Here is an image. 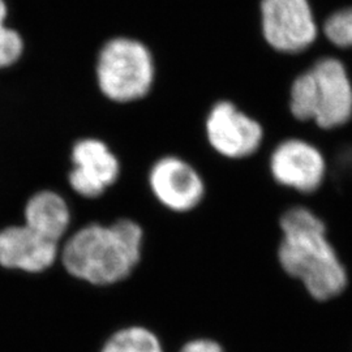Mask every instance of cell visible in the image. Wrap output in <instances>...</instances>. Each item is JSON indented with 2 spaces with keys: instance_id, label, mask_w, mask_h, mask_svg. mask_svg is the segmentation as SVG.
Listing matches in <instances>:
<instances>
[{
  "instance_id": "obj_10",
  "label": "cell",
  "mask_w": 352,
  "mask_h": 352,
  "mask_svg": "<svg viewBox=\"0 0 352 352\" xmlns=\"http://www.w3.org/2000/svg\"><path fill=\"white\" fill-rule=\"evenodd\" d=\"M75 170L69 174L71 187L84 197H98L119 176V162L100 140H81L72 151Z\"/></svg>"
},
{
  "instance_id": "obj_9",
  "label": "cell",
  "mask_w": 352,
  "mask_h": 352,
  "mask_svg": "<svg viewBox=\"0 0 352 352\" xmlns=\"http://www.w3.org/2000/svg\"><path fill=\"white\" fill-rule=\"evenodd\" d=\"M59 254V243L32 227L10 226L0 230V266L38 274L50 269Z\"/></svg>"
},
{
  "instance_id": "obj_4",
  "label": "cell",
  "mask_w": 352,
  "mask_h": 352,
  "mask_svg": "<svg viewBox=\"0 0 352 352\" xmlns=\"http://www.w3.org/2000/svg\"><path fill=\"white\" fill-rule=\"evenodd\" d=\"M155 67L149 49L132 38H113L98 56L97 78L102 93L113 102L144 98L154 82Z\"/></svg>"
},
{
  "instance_id": "obj_3",
  "label": "cell",
  "mask_w": 352,
  "mask_h": 352,
  "mask_svg": "<svg viewBox=\"0 0 352 352\" xmlns=\"http://www.w3.org/2000/svg\"><path fill=\"white\" fill-rule=\"evenodd\" d=\"M289 110L302 122L322 129L347 124L352 118V81L344 64L325 56L298 76L289 90Z\"/></svg>"
},
{
  "instance_id": "obj_1",
  "label": "cell",
  "mask_w": 352,
  "mask_h": 352,
  "mask_svg": "<svg viewBox=\"0 0 352 352\" xmlns=\"http://www.w3.org/2000/svg\"><path fill=\"white\" fill-rule=\"evenodd\" d=\"M283 238L278 258L285 272L300 279L317 300H329L347 285L346 269L327 240V227L312 210L296 206L280 218Z\"/></svg>"
},
{
  "instance_id": "obj_13",
  "label": "cell",
  "mask_w": 352,
  "mask_h": 352,
  "mask_svg": "<svg viewBox=\"0 0 352 352\" xmlns=\"http://www.w3.org/2000/svg\"><path fill=\"white\" fill-rule=\"evenodd\" d=\"M327 39L337 47H352V7L330 14L324 25Z\"/></svg>"
},
{
  "instance_id": "obj_6",
  "label": "cell",
  "mask_w": 352,
  "mask_h": 352,
  "mask_svg": "<svg viewBox=\"0 0 352 352\" xmlns=\"http://www.w3.org/2000/svg\"><path fill=\"white\" fill-rule=\"evenodd\" d=\"M205 131L214 151L232 160L254 154L264 139L261 124L228 101L214 104L208 113Z\"/></svg>"
},
{
  "instance_id": "obj_14",
  "label": "cell",
  "mask_w": 352,
  "mask_h": 352,
  "mask_svg": "<svg viewBox=\"0 0 352 352\" xmlns=\"http://www.w3.org/2000/svg\"><path fill=\"white\" fill-rule=\"evenodd\" d=\"M7 6L0 0V68L10 67L19 60L23 54V39L17 32L4 25Z\"/></svg>"
},
{
  "instance_id": "obj_15",
  "label": "cell",
  "mask_w": 352,
  "mask_h": 352,
  "mask_svg": "<svg viewBox=\"0 0 352 352\" xmlns=\"http://www.w3.org/2000/svg\"><path fill=\"white\" fill-rule=\"evenodd\" d=\"M180 352H223V350L215 340H195L184 344Z\"/></svg>"
},
{
  "instance_id": "obj_11",
  "label": "cell",
  "mask_w": 352,
  "mask_h": 352,
  "mask_svg": "<svg viewBox=\"0 0 352 352\" xmlns=\"http://www.w3.org/2000/svg\"><path fill=\"white\" fill-rule=\"evenodd\" d=\"M26 226L55 241H60L69 227L71 213L63 197L51 190L38 192L25 206Z\"/></svg>"
},
{
  "instance_id": "obj_2",
  "label": "cell",
  "mask_w": 352,
  "mask_h": 352,
  "mask_svg": "<svg viewBox=\"0 0 352 352\" xmlns=\"http://www.w3.org/2000/svg\"><path fill=\"white\" fill-rule=\"evenodd\" d=\"M142 239V228L131 219L109 226L91 223L65 241L62 263L68 274L93 286L115 285L136 269Z\"/></svg>"
},
{
  "instance_id": "obj_8",
  "label": "cell",
  "mask_w": 352,
  "mask_h": 352,
  "mask_svg": "<svg viewBox=\"0 0 352 352\" xmlns=\"http://www.w3.org/2000/svg\"><path fill=\"white\" fill-rule=\"evenodd\" d=\"M149 184L157 200L177 213L199 206L205 195V184L199 171L174 155L155 162L149 174Z\"/></svg>"
},
{
  "instance_id": "obj_5",
  "label": "cell",
  "mask_w": 352,
  "mask_h": 352,
  "mask_svg": "<svg viewBox=\"0 0 352 352\" xmlns=\"http://www.w3.org/2000/svg\"><path fill=\"white\" fill-rule=\"evenodd\" d=\"M261 26L265 41L282 54L309 49L318 34L308 0H263Z\"/></svg>"
},
{
  "instance_id": "obj_7",
  "label": "cell",
  "mask_w": 352,
  "mask_h": 352,
  "mask_svg": "<svg viewBox=\"0 0 352 352\" xmlns=\"http://www.w3.org/2000/svg\"><path fill=\"white\" fill-rule=\"evenodd\" d=\"M269 166L278 184L302 193L317 190L327 175L322 153L300 139L285 140L278 144L270 155Z\"/></svg>"
},
{
  "instance_id": "obj_12",
  "label": "cell",
  "mask_w": 352,
  "mask_h": 352,
  "mask_svg": "<svg viewBox=\"0 0 352 352\" xmlns=\"http://www.w3.org/2000/svg\"><path fill=\"white\" fill-rule=\"evenodd\" d=\"M101 352H164L158 337L149 329L129 327L106 340Z\"/></svg>"
}]
</instances>
